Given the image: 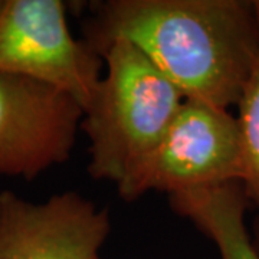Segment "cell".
Returning a JSON list of instances; mask_svg holds the SVG:
<instances>
[{"label": "cell", "mask_w": 259, "mask_h": 259, "mask_svg": "<svg viewBox=\"0 0 259 259\" xmlns=\"http://www.w3.org/2000/svg\"><path fill=\"white\" fill-rule=\"evenodd\" d=\"M241 133L229 110L185 100L164 134L117 186L124 200L150 192L168 196L239 182Z\"/></svg>", "instance_id": "3"}, {"label": "cell", "mask_w": 259, "mask_h": 259, "mask_svg": "<svg viewBox=\"0 0 259 259\" xmlns=\"http://www.w3.org/2000/svg\"><path fill=\"white\" fill-rule=\"evenodd\" d=\"M250 236H252L253 246H255V249H256V252L259 253V216L255 219V223H253V228H252Z\"/></svg>", "instance_id": "9"}, {"label": "cell", "mask_w": 259, "mask_h": 259, "mask_svg": "<svg viewBox=\"0 0 259 259\" xmlns=\"http://www.w3.org/2000/svg\"><path fill=\"white\" fill-rule=\"evenodd\" d=\"M83 40L97 55L127 40L185 97L236 107L259 52L252 2L108 0L94 8Z\"/></svg>", "instance_id": "1"}, {"label": "cell", "mask_w": 259, "mask_h": 259, "mask_svg": "<svg viewBox=\"0 0 259 259\" xmlns=\"http://www.w3.org/2000/svg\"><path fill=\"white\" fill-rule=\"evenodd\" d=\"M168 200L214 243L221 259H259L246 226L249 200L239 182L171 194Z\"/></svg>", "instance_id": "7"}, {"label": "cell", "mask_w": 259, "mask_h": 259, "mask_svg": "<svg viewBox=\"0 0 259 259\" xmlns=\"http://www.w3.org/2000/svg\"><path fill=\"white\" fill-rule=\"evenodd\" d=\"M110 213L66 190L44 202L0 192V259H100Z\"/></svg>", "instance_id": "6"}, {"label": "cell", "mask_w": 259, "mask_h": 259, "mask_svg": "<svg viewBox=\"0 0 259 259\" xmlns=\"http://www.w3.org/2000/svg\"><path fill=\"white\" fill-rule=\"evenodd\" d=\"M2 5H3V0H0V9H2Z\"/></svg>", "instance_id": "11"}, {"label": "cell", "mask_w": 259, "mask_h": 259, "mask_svg": "<svg viewBox=\"0 0 259 259\" xmlns=\"http://www.w3.org/2000/svg\"><path fill=\"white\" fill-rule=\"evenodd\" d=\"M102 58L71 33L61 0H3L0 74L49 83L85 107L101 79Z\"/></svg>", "instance_id": "4"}, {"label": "cell", "mask_w": 259, "mask_h": 259, "mask_svg": "<svg viewBox=\"0 0 259 259\" xmlns=\"http://www.w3.org/2000/svg\"><path fill=\"white\" fill-rule=\"evenodd\" d=\"M83 108L49 83L0 74V176L33 180L71 157Z\"/></svg>", "instance_id": "5"}, {"label": "cell", "mask_w": 259, "mask_h": 259, "mask_svg": "<svg viewBox=\"0 0 259 259\" xmlns=\"http://www.w3.org/2000/svg\"><path fill=\"white\" fill-rule=\"evenodd\" d=\"M252 8H253V13H255V19H256V23H258L259 29V0H253L252 2Z\"/></svg>", "instance_id": "10"}, {"label": "cell", "mask_w": 259, "mask_h": 259, "mask_svg": "<svg viewBox=\"0 0 259 259\" xmlns=\"http://www.w3.org/2000/svg\"><path fill=\"white\" fill-rule=\"evenodd\" d=\"M236 107L242 147L241 185L249 203L259 209V52Z\"/></svg>", "instance_id": "8"}, {"label": "cell", "mask_w": 259, "mask_h": 259, "mask_svg": "<svg viewBox=\"0 0 259 259\" xmlns=\"http://www.w3.org/2000/svg\"><path fill=\"white\" fill-rule=\"evenodd\" d=\"M105 74L83 110L88 173L121 185L161 139L185 97L127 40L102 52Z\"/></svg>", "instance_id": "2"}]
</instances>
